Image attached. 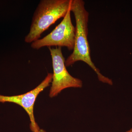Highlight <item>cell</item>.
<instances>
[{"instance_id": "52a82bcc", "label": "cell", "mask_w": 132, "mask_h": 132, "mask_svg": "<svg viewBox=\"0 0 132 132\" xmlns=\"http://www.w3.org/2000/svg\"><path fill=\"white\" fill-rule=\"evenodd\" d=\"M126 132H132V128L131 129H130V130H128V131Z\"/></svg>"}, {"instance_id": "3957f363", "label": "cell", "mask_w": 132, "mask_h": 132, "mask_svg": "<svg viewBox=\"0 0 132 132\" xmlns=\"http://www.w3.org/2000/svg\"><path fill=\"white\" fill-rule=\"evenodd\" d=\"M52 57L53 73L49 97L57 96L62 90L69 88L82 87V80L74 78L68 72L65 64L61 47H48Z\"/></svg>"}, {"instance_id": "5b68a950", "label": "cell", "mask_w": 132, "mask_h": 132, "mask_svg": "<svg viewBox=\"0 0 132 132\" xmlns=\"http://www.w3.org/2000/svg\"><path fill=\"white\" fill-rule=\"evenodd\" d=\"M53 73H48L44 80L38 86L26 93L7 96L0 95V102H12L21 106L28 114L31 124L30 127L33 132H38L40 129L35 121L34 115V109L35 103L38 95L45 88L50 86L52 82Z\"/></svg>"}, {"instance_id": "277c9868", "label": "cell", "mask_w": 132, "mask_h": 132, "mask_svg": "<svg viewBox=\"0 0 132 132\" xmlns=\"http://www.w3.org/2000/svg\"><path fill=\"white\" fill-rule=\"evenodd\" d=\"M71 8L64 19L55 28L44 38L34 42L31 47L38 50L44 47H65L69 50H73L76 28L71 20Z\"/></svg>"}, {"instance_id": "7a4b0ae2", "label": "cell", "mask_w": 132, "mask_h": 132, "mask_svg": "<svg viewBox=\"0 0 132 132\" xmlns=\"http://www.w3.org/2000/svg\"><path fill=\"white\" fill-rule=\"evenodd\" d=\"M72 0H41L32 19L29 32L25 42L32 43L39 39L43 32L61 18H64L71 8Z\"/></svg>"}, {"instance_id": "6da1fadb", "label": "cell", "mask_w": 132, "mask_h": 132, "mask_svg": "<svg viewBox=\"0 0 132 132\" xmlns=\"http://www.w3.org/2000/svg\"><path fill=\"white\" fill-rule=\"evenodd\" d=\"M71 12L73 13L76 21V32L73 52L65 60L66 67H69L79 61L87 64L97 75L99 81L112 85V81L101 73L92 61L88 40L89 13L85 7L82 0H72Z\"/></svg>"}, {"instance_id": "8992f818", "label": "cell", "mask_w": 132, "mask_h": 132, "mask_svg": "<svg viewBox=\"0 0 132 132\" xmlns=\"http://www.w3.org/2000/svg\"><path fill=\"white\" fill-rule=\"evenodd\" d=\"M46 132L45 130H43V129H40L38 132Z\"/></svg>"}]
</instances>
